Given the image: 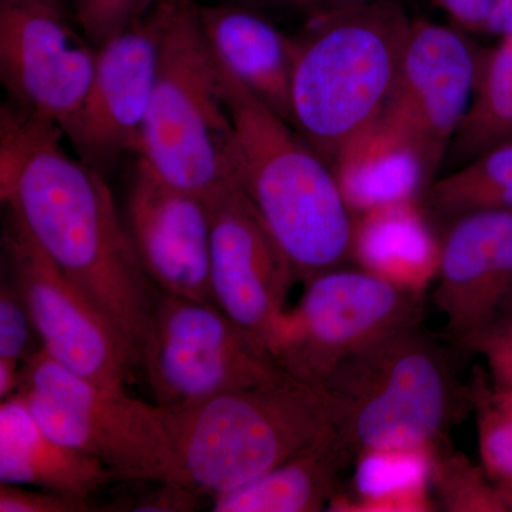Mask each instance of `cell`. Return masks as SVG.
<instances>
[{"label":"cell","mask_w":512,"mask_h":512,"mask_svg":"<svg viewBox=\"0 0 512 512\" xmlns=\"http://www.w3.org/2000/svg\"><path fill=\"white\" fill-rule=\"evenodd\" d=\"M0 195L39 247L109 320L140 367L158 288L148 278L104 175L63 150L56 124L2 107Z\"/></svg>","instance_id":"1"},{"label":"cell","mask_w":512,"mask_h":512,"mask_svg":"<svg viewBox=\"0 0 512 512\" xmlns=\"http://www.w3.org/2000/svg\"><path fill=\"white\" fill-rule=\"evenodd\" d=\"M217 62L234 127L229 151L232 180L284 252L296 281L306 284L323 272L342 268L352 256L355 215L332 167L218 57Z\"/></svg>","instance_id":"2"},{"label":"cell","mask_w":512,"mask_h":512,"mask_svg":"<svg viewBox=\"0 0 512 512\" xmlns=\"http://www.w3.org/2000/svg\"><path fill=\"white\" fill-rule=\"evenodd\" d=\"M164 414L173 440L175 483L215 498L268 473L335 429L338 404L325 387L285 372L184 412Z\"/></svg>","instance_id":"3"},{"label":"cell","mask_w":512,"mask_h":512,"mask_svg":"<svg viewBox=\"0 0 512 512\" xmlns=\"http://www.w3.org/2000/svg\"><path fill=\"white\" fill-rule=\"evenodd\" d=\"M413 20L397 0L311 16L295 39L292 126L323 160L383 113Z\"/></svg>","instance_id":"4"},{"label":"cell","mask_w":512,"mask_h":512,"mask_svg":"<svg viewBox=\"0 0 512 512\" xmlns=\"http://www.w3.org/2000/svg\"><path fill=\"white\" fill-rule=\"evenodd\" d=\"M156 80L137 157L163 180L202 197L231 180L234 127L217 57L194 0H157Z\"/></svg>","instance_id":"5"},{"label":"cell","mask_w":512,"mask_h":512,"mask_svg":"<svg viewBox=\"0 0 512 512\" xmlns=\"http://www.w3.org/2000/svg\"><path fill=\"white\" fill-rule=\"evenodd\" d=\"M325 389L338 404L340 439L356 457L434 447L461 399L446 353L416 328L360 359Z\"/></svg>","instance_id":"6"},{"label":"cell","mask_w":512,"mask_h":512,"mask_svg":"<svg viewBox=\"0 0 512 512\" xmlns=\"http://www.w3.org/2000/svg\"><path fill=\"white\" fill-rule=\"evenodd\" d=\"M18 393L53 439L116 480L175 483L173 440L157 404L76 375L43 349L23 365Z\"/></svg>","instance_id":"7"},{"label":"cell","mask_w":512,"mask_h":512,"mask_svg":"<svg viewBox=\"0 0 512 512\" xmlns=\"http://www.w3.org/2000/svg\"><path fill=\"white\" fill-rule=\"evenodd\" d=\"M271 345L288 375L326 387L360 359L416 328L421 291L382 276L336 268L305 284Z\"/></svg>","instance_id":"8"},{"label":"cell","mask_w":512,"mask_h":512,"mask_svg":"<svg viewBox=\"0 0 512 512\" xmlns=\"http://www.w3.org/2000/svg\"><path fill=\"white\" fill-rule=\"evenodd\" d=\"M140 367L165 413L184 412L285 373L261 339L214 303L160 289L148 316Z\"/></svg>","instance_id":"9"},{"label":"cell","mask_w":512,"mask_h":512,"mask_svg":"<svg viewBox=\"0 0 512 512\" xmlns=\"http://www.w3.org/2000/svg\"><path fill=\"white\" fill-rule=\"evenodd\" d=\"M2 232L8 279L18 289L42 349L57 363L109 387H126L137 369L113 325L45 254L12 208Z\"/></svg>","instance_id":"10"},{"label":"cell","mask_w":512,"mask_h":512,"mask_svg":"<svg viewBox=\"0 0 512 512\" xmlns=\"http://www.w3.org/2000/svg\"><path fill=\"white\" fill-rule=\"evenodd\" d=\"M481 50L463 29L412 22L382 114L419 150L431 183L470 109Z\"/></svg>","instance_id":"11"},{"label":"cell","mask_w":512,"mask_h":512,"mask_svg":"<svg viewBox=\"0 0 512 512\" xmlns=\"http://www.w3.org/2000/svg\"><path fill=\"white\" fill-rule=\"evenodd\" d=\"M204 198L211 218L212 302L271 350L295 274L232 178Z\"/></svg>","instance_id":"12"},{"label":"cell","mask_w":512,"mask_h":512,"mask_svg":"<svg viewBox=\"0 0 512 512\" xmlns=\"http://www.w3.org/2000/svg\"><path fill=\"white\" fill-rule=\"evenodd\" d=\"M97 50L49 10L0 5V80L13 106L64 128L92 83Z\"/></svg>","instance_id":"13"},{"label":"cell","mask_w":512,"mask_h":512,"mask_svg":"<svg viewBox=\"0 0 512 512\" xmlns=\"http://www.w3.org/2000/svg\"><path fill=\"white\" fill-rule=\"evenodd\" d=\"M157 60V33L148 13L97 50L86 97L62 131L77 158L104 177L121 157L137 154Z\"/></svg>","instance_id":"14"},{"label":"cell","mask_w":512,"mask_h":512,"mask_svg":"<svg viewBox=\"0 0 512 512\" xmlns=\"http://www.w3.org/2000/svg\"><path fill=\"white\" fill-rule=\"evenodd\" d=\"M124 224L144 271L160 291L214 303L211 218L202 195L168 183L137 157Z\"/></svg>","instance_id":"15"},{"label":"cell","mask_w":512,"mask_h":512,"mask_svg":"<svg viewBox=\"0 0 512 512\" xmlns=\"http://www.w3.org/2000/svg\"><path fill=\"white\" fill-rule=\"evenodd\" d=\"M437 303L461 348H478L512 299V211L468 212L441 238Z\"/></svg>","instance_id":"16"},{"label":"cell","mask_w":512,"mask_h":512,"mask_svg":"<svg viewBox=\"0 0 512 512\" xmlns=\"http://www.w3.org/2000/svg\"><path fill=\"white\" fill-rule=\"evenodd\" d=\"M198 13L218 60L249 92L292 124L295 39L276 29L258 9L241 3L198 5Z\"/></svg>","instance_id":"17"},{"label":"cell","mask_w":512,"mask_h":512,"mask_svg":"<svg viewBox=\"0 0 512 512\" xmlns=\"http://www.w3.org/2000/svg\"><path fill=\"white\" fill-rule=\"evenodd\" d=\"M330 167L355 217L419 201L431 184L419 150L383 114L346 141Z\"/></svg>","instance_id":"18"},{"label":"cell","mask_w":512,"mask_h":512,"mask_svg":"<svg viewBox=\"0 0 512 512\" xmlns=\"http://www.w3.org/2000/svg\"><path fill=\"white\" fill-rule=\"evenodd\" d=\"M114 480L99 461L53 439L22 394L0 403V483L90 497Z\"/></svg>","instance_id":"19"},{"label":"cell","mask_w":512,"mask_h":512,"mask_svg":"<svg viewBox=\"0 0 512 512\" xmlns=\"http://www.w3.org/2000/svg\"><path fill=\"white\" fill-rule=\"evenodd\" d=\"M352 454L338 430L249 483L212 498L215 512H315L338 493L339 474Z\"/></svg>","instance_id":"20"},{"label":"cell","mask_w":512,"mask_h":512,"mask_svg":"<svg viewBox=\"0 0 512 512\" xmlns=\"http://www.w3.org/2000/svg\"><path fill=\"white\" fill-rule=\"evenodd\" d=\"M441 241L419 201L356 215L352 256L367 272L423 291L440 266Z\"/></svg>","instance_id":"21"},{"label":"cell","mask_w":512,"mask_h":512,"mask_svg":"<svg viewBox=\"0 0 512 512\" xmlns=\"http://www.w3.org/2000/svg\"><path fill=\"white\" fill-rule=\"evenodd\" d=\"M433 447L372 450L357 457L353 498L329 504L333 511H427L433 484Z\"/></svg>","instance_id":"22"},{"label":"cell","mask_w":512,"mask_h":512,"mask_svg":"<svg viewBox=\"0 0 512 512\" xmlns=\"http://www.w3.org/2000/svg\"><path fill=\"white\" fill-rule=\"evenodd\" d=\"M507 141H512V33L481 50L473 100L448 154L464 164Z\"/></svg>","instance_id":"23"},{"label":"cell","mask_w":512,"mask_h":512,"mask_svg":"<svg viewBox=\"0 0 512 512\" xmlns=\"http://www.w3.org/2000/svg\"><path fill=\"white\" fill-rule=\"evenodd\" d=\"M424 211L451 222L468 212L512 211V141L498 144L434 180L424 192Z\"/></svg>","instance_id":"24"},{"label":"cell","mask_w":512,"mask_h":512,"mask_svg":"<svg viewBox=\"0 0 512 512\" xmlns=\"http://www.w3.org/2000/svg\"><path fill=\"white\" fill-rule=\"evenodd\" d=\"M42 350L28 308L15 285L0 288V400L18 393L22 367Z\"/></svg>","instance_id":"25"},{"label":"cell","mask_w":512,"mask_h":512,"mask_svg":"<svg viewBox=\"0 0 512 512\" xmlns=\"http://www.w3.org/2000/svg\"><path fill=\"white\" fill-rule=\"evenodd\" d=\"M478 437L485 471L512 510V389L500 387L481 399Z\"/></svg>","instance_id":"26"},{"label":"cell","mask_w":512,"mask_h":512,"mask_svg":"<svg viewBox=\"0 0 512 512\" xmlns=\"http://www.w3.org/2000/svg\"><path fill=\"white\" fill-rule=\"evenodd\" d=\"M433 484L448 510L453 511H508L511 510L500 488L487 484L481 474L460 460L436 458Z\"/></svg>","instance_id":"27"},{"label":"cell","mask_w":512,"mask_h":512,"mask_svg":"<svg viewBox=\"0 0 512 512\" xmlns=\"http://www.w3.org/2000/svg\"><path fill=\"white\" fill-rule=\"evenodd\" d=\"M157 0H74L87 42L99 50L144 18Z\"/></svg>","instance_id":"28"},{"label":"cell","mask_w":512,"mask_h":512,"mask_svg":"<svg viewBox=\"0 0 512 512\" xmlns=\"http://www.w3.org/2000/svg\"><path fill=\"white\" fill-rule=\"evenodd\" d=\"M99 508L90 497L57 493L43 488L0 483L2 512H90Z\"/></svg>","instance_id":"29"},{"label":"cell","mask_w":512,"mask_h":512,"mask_svg":"<svg viewBox=\"0 0 512 512\" xmlns=\"http://www.w3.org/2000/svg\"><path fill=\"white\" fill-rule=\"evenodd\" d=\"M478 348L487 355L498 386L512 389V309L491 326Z\"/></svg>","instance_id":"30"},{"label":"cell","mask_w":512,"mask_h":512,"mask_svg":"<svg viewBox=\"0 0 512 512\" xmlns=\"http://www.w3.org/2000/svg\"><path fill=\"white\" fill-rule=\"evenodd\" d=\"M201 494L178 483H158L157 488L134 504L133 511L188 512L197 510Z\"/></svg>","instance_id":"31"},{"label":"cell","mask_w":512,"mask_h":512,"mask_svg":"<svg viewBox=\"0 0 512 512\" xmlns=\"http://www.w3.org/2000/svg\"><path fill=\"white\" fill-rule=\"evenodd\" d=\"M454 20L458 28L468 32H487L495 0H433Z\"/></svg>","instance_id":"32"},{"label":"cell","mask_w":512,"mask_h":512,"mask_svg":"<svg viewBox=\"0 0 512 512\" xmlns=\"http://www.w3.org/2000/svg\"><path fill=\"white\" fill-rule=\"evenodd\" d=\"M487 33L500 37L512 33V0H495Z\"/></svg>","instance_id":"33"},{"label":"cell","mask_w":512,"mask_h":512,"mask_svg":"<svg viewBox=\"0 0 512 512\" xmlns=\"http://www.w3.org/2000/svg\"><path fill=\"white\" fill-rule=\"evenodd\" d=\"M369 2L372 0H305L302 9L308 10L311 16H316L356 8V6H362Z\"/></svg>","instance_id":"34"},{"label":"cell","mask_w":512,"mask_h":512,"mask_svg":"<svg viewBox=\"0 0 512 512\" xmlns=\"http://www.w3.org/2000/svg\"><path fill=\"white\" fill-rule=\"evenodd\" d=\"M0 5L49 10L64 15V0H0Z\"/></svg>","instance_id":"35"},{"label":"cell","mask_w":512,"mask_h":512,"mask_svg":"<svg viewBox=\"0 0 512 512\" xmlns=\"http://www.w3.org/2000/svg\"><path fill=\"white\" fill-rule=\"evenodd\" d=\"M239 3L254 9L282 8V6H298V8H303L305 0H239Z\"/></svg>","instance_id":"36"}]
</instances>
